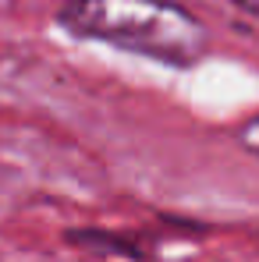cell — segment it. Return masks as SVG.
<instances>
[{
  "label": "cell",
  "mask_w": 259,
  "mask_h": 262,
  "mask_svg": "<svg viewBox=\"0 0 259 262\" xmlns=\"http://www.w3.org/2000/svg\"><path fill=\"white\" fill-rule=\"evenodd\" d=\"M61 25L167 68H192L210 46L206 25L177 0H71L61 7Z\"/></svg>",
  "instance_id": "6da1fadb"
},
{
  "label": "cell",
  "mask_w": 259,
  "mask_h": 262,
  "mask_svg": "<svg viewBox=\"0 0 259 262\" xmlns=\"http://www.w3.org/2000/svg\"><path fill=\"white\" fill-rule=\"evenodd\" d=\"M64 241L71 248H82L92 255H107V259H128V262H153V245L138 234L125 230H103V227H71L64 234Z\"/></svg>",
  "instance_id": "7a4b0ae2"
},
{
  "label": "cell",
  "mask_w": 259,
  "mask_h": 262,
  "mask_svg": "<svg viewBox=\"0 0 259 262\" xmlns=\"http://www.w3.org/2000/svg\"><path fill=\"white\" fill-rule=\"evenodd\" d=\"M234 142H238V149H242V152L259 156V114H256V117H249L242 128L234 131Z\"/></svg>",
  "instance_id": "3957f363"
},
{
  "label": "cell",
  "mask_w": 259,
  "mask_h": 262,
  "mask_svg": "<svg viewBox=\"0 0 259 262\" xmlns=\"http://www.w3.org/2000/svg\"><path fill=\"white\" fill-rule=\"evenodd\" d=\"M238 11H245V14H256L259 18V0H231Z\"/></svg>",
  "instance_id": "277c9868"
}]
</instances>
